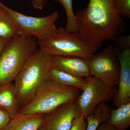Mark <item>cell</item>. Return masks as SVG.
I'll return each instance as SVG.
<instances>
[{
  "instance_id": "6da1fadb",
  "label": "cell",
  "mask_w": 130,
  "mask_h": 130,
  "mask_svg": "<svg viewBox=\"0 0 130 130\" xmlns=\"http://www.w3.org/2000/svg\"><path fill=\"white\" fill-rule=\"evenodd\" d=\"M115 0H89L86 8L77 12L78 32L96 48L120 36L124 24L115 9Z\"/></svg>"
},
{
  "instance_id": "7a4b0ae2",
  "label": "cell",
  "mask_w": 130,
  "mask_h": 130,
  "mask_svg": "<svg viewBox=\"0 0 130 130\" xmlns=\"http://www.w3.org/2000/svg\"><path fill=\"white\" fill-rule=\"evenodd\" d=\"M52 56L38 48L31 54L13 81L20 106L27 105L48 79Z\"/></svg>"
},
{
  "instance_id": "3957f363",
  "label": "cell",
  "mask_w": 130,
  "mask_h": 130,
  "mask_svg": "<svg viewBox=\"0 0 130 130\" xmlns=\"http://www.w3.org/2000/svg\"><path fill=\"white\" fill-rule=\"evenodd\" d=\"M37 41L39 48L51 56H76L89 60L97 50L78 32L61 27Z\"/></svg>"
},
{
  "instance_id": "277c9868",
  "label": "cell",
  "mask_w": 130,
  "mask_h": 130,
  "mask_svg": "<svg viewBox=\"0 0 130 130\" xmlns=\"http://www.w3.org/2000/svg\"><path fill=\"white\" fill-rule=\"evenodd\" d=\"M78 89L47 79L29 103L20 109L19 114H47L66 103L77 100Z\"/></svg>"
},
{
  "instance_id": "5b68a950",
  "label": "cell",
  "mask_w": 130,
  "mask_h": 130,
  "mask_svg": "<svg viewBox=\"0 0 130 130\" xmlns=\"http://www.w3.org/2000/svg\"><path fill=\"white\" fill-rule=\"evenodd\" d=\"M39 48L35 38L18 35L11 38L0 56V86L12 83L31 54Z\"/></svg>"
},
{
  "instance_id": "8992f818",
  "label": "cell",
  "mask_w": 130,
  "mask_h": 130,
  "mask_svg": "<svg viewBox=\"0 0 130 130\" xmlns=\"http://www.w3.org/2000/svg\"><path fill=\"white\" fill-rule=\"evenodd\" d=\"M0 6L11 14L21 35L32 37L39 41L47 37L56 28L55 23L59 18L58 12H54L43 17H33L14 11L1 2Z\"/></svg>"
},
{
  "instance_id": "52a82bcc",
  "label": "cell",
  "mask_w": 130,
  "mask_h": 130,
  "mask_svg": "<svg viewBox=\"0 0 130 130\" xmlns=\"http://www.w3.org/2000/svg\"><path fill=\"white\" fill-rule=\"evenodd\" d=\"M90 76L97 78L108 86L118 85L120 74L119 62L113 45H110L88 60Z\"/></svg>"
},
{
  "instance_id": "ba28073f",
  "label": "cell",
  "mask_w": 130,
  "mask_h": 130,
  "mask_svg": "<svg viewBox=\"0 0 130 130\" xmlns=\"http://www.w3.org/2000/svg\"><path fill=\"white\" fill-rule=\"evenodd\" d=\"M76 100L81 115L86 116L91 113L98 105L112 99L116 90L111 88L95 77L86 78V81Z\"/></svg>"
},
{
  "instance_id": "9c48e42d",
  "label": "cell",
  "mask_w": 130,
  "mask_h": 130,
  "mask_svg": "<svg viewBox=\"0 0 130 130\" xmlns=\"http://www.w3.org/2000/svg\"><path fill=\"white\" fill-rule=\"evenodd\" d=\"M81 115L76 100H74L47 114L45 125L47 130H70L74 120Z\"/></svg>"
},
{
  "instance_id": "30bf717a",
  "label": "cell",
  "mask_w": 130,
  "mask_h": 130,
  "mask_svg": "<svg viewBox=\"0 0 130 130\" xmlns=\"http://www.w3.org/2000/svg\"><path fill=\"white\" fill-rule=\"evenodd\" d=\"M115 49L120 66V74L118 88L112 99L118 108L130 103V48Z\"/></svg>"
},
{
  "instance_id": "8fae6325",
  "label": "cell",
  "mask_w": 130,
  "mask_h": 130,
  "mask_svg": "<svg viewBox=\"0 0 130 130\" xmlns=\"http://www.w3.org/2000/svg\"><path fill=\"white\" fill-rule=\"evenodd\" d=\"M51 67L70 74L83 77L90 76L88 60L76 56H52Z\"/></svg>"
},
{
  "instance_id": "7c38bea8",
  "label": "cell",
  "mask_w": 130,
  "mask_h": 130,
  "mask_svg": "<svg viewBox=\"0 0 130 130\" xmlns=\"http://www.w3.org/2000/svg\"><path fill=\"white\" fill-rule=\"evenodd\" d=\"M46 114L18 113L2 130H38L45 125Z\"/></svg>"
},
{
  "instance_id": "4fadbf2b",
  "label": "cell",
  "mask_w": 130,
  "mask_h": 130,
  "mask_svg": "<svg viewBox=\"0 0 130 130\" xmlns=\"http://www.w3.org/2000/svg\"><path fill=\"white\" fill-rule=\"evenodd\" d=\"M19 107L13 84L0 86V108L6 111L11 119L18 113Z\"/></svg>"
},
{
  "instance_id": "5bb4252c",
  "label": "cell",
  "mask_w": 130,
  "mask_h": 130,
  "mask_svg": "<svg viewBox=\"0 0 130 130\" xmlns=\"http://www.w3.org/2000/svg\"><path fill=\"white\" fill-rule=\"evenodd\" d=\"M48 79L62 85L74 87L79 90H82L86 81V78L73 75L51 67Z\"/></svg>"
},
{
  "instance_id": "9a60e30c",
  "label": "cell",
  "mask_w": 130,
  "mask_h": 130,
  "mask_svg": "<svg viewBox=\"0 0 130 130\" xmlns=\"http://www.w3.org/2000/svg\"><path fill=\"white\" fill-rule=\"evenodd\" d=\"M106 123L116 130H127L130 126V103L112 109Z\"/></svg>"
},
{
  "instance_id": "2e32d148",
  "label": "cell",
  "mask_w": 130,
  "mask_h": 130,
  "mask_svg": "<svg viewBox=\"0 0 130 130\" xmlns=\"http://www.w3.org/2000/svg\"><path fill=\"white\" fill-rule=\"evenodd\" d=\"M112 109L105 102L98 105L93 111L86 117V130H96L99 126L108 120Z\"/></svg>"
},
{
  "instance_id": "e0dca14e",
  "label": "cell",
  "mask_w": 130,
  "mask_h": 130,
  "mask_svg": "<svg viewBox=\"0 0 130 130\" xmlns=\"http://www.w3.org/2000/svg\"><path fill=\"white\" fill-rule=\"evenodd\" d=\"M20 34L18 27L11 14L1 7L0 9V37L12 38Z\"/></svg>"
},
{
  "instance_id": "ac0fdd59",
  "label": "cell",
  "mask_w": 130,
  "mask_h": 130,
  "mask_svg": "<svg viewBox=\"0 0 130 130\" xmlns=\"http://www.w3.org/2000/svg\"><path fill=\"white\" fill-rule=\"evenodd\" d=\"M63 5L67 15V24L65 29L72 32H78L76 14L73 8V0H53Z\"/></svg>"
},
{
  "instance_id": "d6986e66",
  "label": "cell",
  "mask_w": 130,
  "mask_h": 130,
  "mask_svg": "<svg viewBox=\"0 0 130 130\" xmlns=\"http://www.w3.org/2000/svg\"><path fill=\"white\" fill-rule=\"evenodd\" d=\"M115 9L121 17L130 18V0H115Z\"/></svg>"
},
{
  "instance_id": "ffe728a7",
  "label": "cell",
  "mask_w": 130,
  "mask_h": 130,
  "mask_svg": "<svg viewBox=\"0 0 130 130\" xmlns=\"http://www.w3.org/2000/svg\"><path fill=\"white\" fill-rule=\"evenodd\" d=\"M115 48L124 49L130 48V35L127 36H119L114 40Z\"/></svg>"
},
{
  "instance_id": "44dd1931",
  "label": "cell",
  "mask_w": 130,
  "mask_h": 130,
  "mask_svg": "<svg viewBox=\"0 0 130 130\" xmlns=\"http://www.w3.org/2000/svg\"><path fill=\"white\" fill-rule=\"evenodd\" d=\"M86 118L81 115L74 120L70 130H86Z\"/></svg>"
},
{
  "instance_id": "7402d4cb",
  "label": "cell",
  "mask_w": 130,
  "mask_h": 130,
  "mask_svg": "<svg viewBox=\"0 0 130 130\" xmlns=\"http://www.w3.org/2000/svg\"><path fill=\"white\" fill-rule=\"evenodd\" d=\"M11 119L8 113L0 108V130H2L6 127Z\"/></svg>"
},
{
  "instance_id": "603a6c76",
  "label": "cell",
  "mask_w": 130,
  "mask_h": 130,
  "mask_svg": "<svg viewBox=\"0 0 130 130\" xmlns=\"http://www.w3.org/2000/svg\"><path fill=\"white\" fill-rule=\"evenodd\" d=\"M32 7L35 9L42 10L46 4L47 0H31Z\"/></svg>"
},
{
  "instance_id": "cb8c5ba5",
  "label": "cell",
  "mask_w": 130,
  "mask_h": 130,
  "mask_svg": "<svg viewBox=\"0 0 130 130\" xmlns=\"http://www.w3.org/2000/svg\"><path fill=\"white\" fill-rule=\"evenodd\" d=\"M11 38L0 37V56L3 51Z\"/></svg>"
},
{
  "instance_id": "d4e9b609",
  "label": "cell",
  "mask_w": 130,
  "mask_h": 130,
  "mask_svg": "<svg viewBox=\"0 0 130 130\" xmlns=\"http://www.w3.org/2000/svg\"><path fill=\"white\" fill-rule=\"evenodd\" d=\"M96 130H116L112 126L107 124L106 122L103 123L99 126Z\"/></svg>"
},
{
  "instance_id": "484cf974",
  "label": "cell",
  "mask_w": 130,
  "mask_h": 130,
  "mask_svg": "<svg viewBox=\"0 0 130 130\" xmlns=\"http://www.w3.org/2000/svg\"><path fill=\"white\" fill-rule=\"evenodd\" d=\"M38 130H47L46 127L45 125L43 126H42L40 129H39Z\"/></svg>"
},
{
  "instance_id": "4316f807",
  "label": "cell",
  "mask_w": 130,
  "mask_h": 130,
  "mask_svg": "<svg viewBox=\"0 0 130 130\" xmlns=\"http://www.w3.org/2000/svg\"><path fill=\"white\" fill-rule=\"evenodd\" d=\"M1 7H0V9H1Z\"/></svg>"
},
{
  "instance_id": "83f0119b",
  "label": "cell",
  "mask_w": 130,
  "mask_h": 130,
  "mask_svg": "<svg viewBox=\"0 0 130 130\" xmlns=\"http://www.w3.org/2000/svg\"></svg>"
}]
</instances>
